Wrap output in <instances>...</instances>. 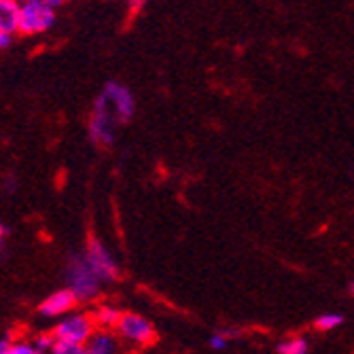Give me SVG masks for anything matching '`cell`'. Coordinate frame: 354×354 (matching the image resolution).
Masks as SVG:
<instances>
[{"mask_svg":"<svg viewBox=\"0 0 354 354\" xmlns=\"http://www.w3.org/2000/svg\"><path fill=\"white\" fill-rule=\"evenodd\" d=\"M66 282L68 288L75 293L77 301H89L100 291V278L93 274L87 259L81 254H71L66 266Z\"/></svg>","mask_w":354,"mask_h":354,"instance_id":"6da1fadb","label":"cell"},{"mask_svg":"<svg viewBox=\"0 0 354 354\" xmlns=\"http://www.w3.org/2000/svg\"><path fill=\"white\" fill-rule=\"evenodd\" d=\"M59 5V0H28L21 5L19 30L24 35H39L49 30L55 24V9Z\"/></svg>","mask_w":354,"mask_h":354,"instance_id":"7a4b0ae2","label":"cell"},{"mask_svg":"<svg viewBox=\"0 0 354 354\" xmlns=\"http://www.w3.org/2000/svg\"><path fill=\"white\" fill-rule=\"evenodd\" d=\"M117 115L115 111L111 109L109 100L100 93L98 100L93 104V115H91V121H89V138L91 142L95 145H113L115 142V123H117Z\"/></svg>","mask_w":354,"mask_h":354,"instance_id":"3957f363","label":"cell"},{"mask_svg":"<svg viewBox=\"0 0 354 354\" xmlns=\"http://www.w3.org/2000/svg\"><path fill=\"white\" fill-rule=\"evenodd\" d=\"M93 335L91 320L83 314H73L68 318H64L62 323L53 331L55 344H73V346H83L89 342Z\"/></svg>","mask_w":354,"mask_h":354,"instance_id":"277c9868","label":"cell"},{"mask_svg":"<svg viewBox=\"0 0 354 354\" xmlns=\"http://www.w3.org/2000/svg\"><path fill=\"white\" fill-rule=\"evenodd\" d=\"M85 259H87L89 268L93 270V274L98 276L102 282L115 280L119 276V268H117L115 259L100 240H95V238L89 240V248H87Z\"/></svg>","mask_w":354,"mask_h":354,"instance_id":"5b68a950","label":"cell"},{"mask_svg":"<svg viewBox=\"0 0 354 354\" xmlns=\"http://www.w3.org/2000/svg\"><path fill=\"white\" fill-rule=\"evenodd\" d=\"M102 95L109 100L111 109L115 111V115H117V119H119L121 123H127V121H130V119L134 117L136 102H134L132 91L127 89V87H123V85H119V83H115V81H109V83L104 85Z\"/></svg>","mask_w":354,"mask_h":354,"instance_id":"8992f818","label":"cell"},{"mask_svg":"<svg viewBox=\"0 0 354 354\" xmlns=\"http://www.w3.org/2000/svg\"><path fill=\"white\" fill-rule=\"evenodd\" d=\"M119 331L125 339L138 342V344H149L155 335L153 325L140 314H123L119 323Z\"/></svg>","mask_w":354,"mask_h":354,"instance_id":"52a82bcc","label":"cell"},{"mask_svg":"<svg viewBox=\"0 0 354 354\" xmlns=\"http://www.w3.org/2000/svg\"><path fill=\"white\" fill-rule=\"evenodd\" d=\"M75 301H77V297H75V293L71 291V288H62V291L51 293V295L41 304L39 312H41L43 316H47V318L59 316V314H64V312H68V310L75 306Z\"/></svg>","mask_w":354,"mask_h":354,"instance_id":"ba28073f","label":"cell"},{"mask_svg":"<svg viewBox=\"0 0 354 354\" xmlns=\"http://www.w3.org/2000/svg\"><path fill=\"white\" fill-rule=\"evenodd\" d=\"M19 13L21 5L13 3V0H3L0 3V32L13 35L15 30H19Z\"/></svg>","mask_w":354,"mask_h":354,"instance_id":"9c48e42d","label":"cell"},{"mask_svg":"<svg viewBox=\"0 0 354 354\" xmlns=\"http://www.w3.org/2000/svg\"><path fill=\"white\" fill-rule=\"evenodd\" d=\"M119 342L106 331L93 333L91 339L87 342V354H117Z\"/></svg>","mask_w":354,"mask_h":354,"instance_id":"30bf717a","label":"cell"},{"mask_svg":"<svg viewBox=\"0 0 354 354\" xmlns=\"http://www.w3.org/2000/svg\"><path fill=\"white\" fill-rule=\"evenodd\" d=\"M121 312L117 308H111V306H102L98 310V314H95V318H98V323L104 325V327H113V325H119L121 323Z\"/></svg>","mask_w":354,"mask_h":354,"instance_id":"8fae6325","label":"cell"},{"mask_svg":"<svg viewBox=\"0 0 354 354\" xmlns=\"http://www.w3.org/2000/svg\"><path fill=\"white\" fill-rule=\"evenodd\" d=\"M278 354H308V342L304 337H295L278 344Z\"/></svg>","mask_w":354,"mask_h":354,"instance_id":"7c38bea8","label":"cell"},{"mask_svg":"<svg viewBox=\"0 0 354 354\" xmlns=\"http://www.w3.org/2000/svg\"><path fill=\"white\" fill-rule=\"evenodd\" d=\"M342 323H344V316H339V314H323L316 318V327L320 331H331V329L339 327Z\"/></svg>","mask_w":354,"mask_h":354,"instance_id":"4fadbf2b","label":"cell"},{"mask_svg":"<svg viewBox=\"0 0 354 354\" xmlns=\"http://www.w3.org/2000/svg\"><path fill=\"white\" fill-rule=\"evenodd\" d=\"M53 354H87V348L83 346H73V344H55Z\"/></svg>","mask_w":354,"mask_h":354,"instance_id":"5bb4252c","label":"cell"},{"mask_svg":"<svg viewBox=\"0 0 354 354\" xmlns=\"http://www.w3.org/2000/svg\"><path fill=\"white\" fill-rule=\"evenodd\" d=\"M0 354H43V352H39L35 346H30V344H13L7 352H0Z\"/></svg>","mask_w":354,"mask_h":354,"instance_id":"9a60e30c","label":"cell"},{"mask_svg":"<svg viewBox=\"0 0 354 354\" xmlns=\"http://www.w3.org/2000/svg\"><path fill=\"white\" fill-rule=\"evenodd\" d=\"M53 342H55L53 337H49V335H41V337H37L35 348H37L39 352H45V350H49V348H53V346H55Z\"/></svg>","mask_w":354,"mask_h":354,"instance_id":"2e32d148","label":"cell"},{"mask_svg":"<svg viewBox=\"0 0 354 354\" xmlns=\"http://www.w3.org/2000/svg\"><path fill=\"white\" fill-rule=\"evenodd\" d=\"M210 348H214V350H225V348H227V337H225L223 333H214V335L210 337Z\"/></svg>","mask_w":354,"mask_h":354,"instance_id":"e0dca14e","label":"cell"},{"mask_svg":"<svg viewBox=\"0 0 354 354\" xmlns=\"http://www.w3.org/2000/svg\"><path fill=\"white\" fill-rule=\"evenodd\" d=\"M11 39H13V35H7V32H0V45H3V47H9V45H11Z\"/></svg>","mask_w":354,"mask_h":354,"instance_id":"ac0fdd59","label":"cell"},{"mask_svg":"<svg viewBox=\"0 0 354 354\" xmlns=\"http://www.w3.org/2000/svg\"><path fill=\"white\" fill-rule=\"evenodd\" d=\"M7 236H9V227H7V225H3V227H0V238L5 240Z\"/></svg>","mask_w":354,"mask_h":354,"instance_id":"d6986e66","label":"cell"},{"mask_svg":"<svg viewBox=\"0 0 354 354\" xmlns=\"http://www.w3.org/2000/svg\"><path fill=\"white\" fill-rule=\"evenodd\" d=\"M350 293L354 295V280H352V284H350Z\"/></svg>","mask_w":354,"mask_h":354,"instance_id":"ffe728a7","label":"cell"}]
</instances>
